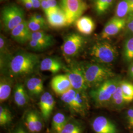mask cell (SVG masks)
I'll return each instance as SVG.
<instances>
[{
	"label": "cell",
	"instance_id": "cell-1",
	"mask_svg": "<svg viewBox=\"0 0 133 133\" xmlns=\"http://www.w3.org/2000/svg\"><path fill=\"white\" fill-rule=\"evenodd\" d=\"M39 55L21 51L14 56L1 58V68L6 66L10 75L15 77L26 76L33 73L40 64Z\"/></svg>",
	"mask_w": 133,
	"mask_h": 133
},
{
	"label": "cell",
	"instance_id": "cell-2",
	"mask_svg": "<svg viewBox=\"0 0 133 133\" xmlns=\"http://www.w3.org/2000/svg\"><path fill=\"white\" fill-rule=\"evenodd\" d=\"M79 65L88 88H95L115 76L112 70L105 64L83 62Z\"/></svg>",
	"mask_w": 133,
	"mask_h": 133
},
{
	"label": "cell",
	"instance_id": "cell-3",
	"mask_svg": "<svg viewBox=\"0 0 133 133\" xmlns=\"http://www.w3.org/2000/svg\"><path fill=\"white\" fill-rule=\"evenodd\" d=\"M88 54L94 62L107 65L115 61L118 53L112 44L103 41L94 43L89 48Z\"/></svg>",
	"mask_w": 133,
	"mask_h": 133
},
{
	"label": "cell",
	"instance_id": "cell-4",
	"mask_svg": "<svg viewBox=\"0 0 133 133\" xmlns=\"http://www.w3.org/2000/svg\"><path fill=\"white\" fill-rule=\"evenodd\" d=\"M120 81L112 78L92 89L90 93L91 98L97 107H105L110 105L112 97L119 85Z\"/></svg>",
	"mask_w": 133,
	"mask_h": 133
},
{
	"label": "cell",
	"instance_id": "cell-5",
	"mask_svg": "<svg viewBox=\"0 0 133 133\" xmlns=\"http://www.w3.org/2000/svg\"><path fill=\"white\" fill-rule=\"evenodd\" d=\"M1 19L5 31L10 32L25 20L24 10L15 4L6 5L2 10Z\"/></svg>",
	"mask_w": 133,
	"mask_h": 133
},
{
	"label": "cell",
	"instance_id": "cell-6",
	"mask_svg": "<svg viewBox=\"0 0 133 133\" xmlns=\"http://www.w3.org/2000/svg\"><path fill=\"white\" fill-rule=\"evenodd\" d=\"M60 6L66 16L68 26L75 23L88 9L83 0H60Z\"/></svg>",
	"mask_w": 133,
	"mask_h": 133
},
{
	"label": "cell",
	"instance_id": "cell-7",
	"mask_svg": "<svg viewBox=\"0 0 133 133\" xmlns=\"http://www.w3.org/2000/svg\"><path fill=\"white\" fill-rule=\"evenodd\" d=\"M85 39L78 34L68 35L62 44V52L65 57L68 59L77 56L83 49L85 44Z\"/></svg>",
	"mask_w": 133,
	"mask_h": 133
},
{
	"label": "cell",
	"instance_id": "cell-8",
	"mask_svg": "<svg viewBox=\"0 0 133 133\" xmlns=\"http://www.w3.org/2000/svg\"><path fill=\"white\" fill-rule=\"evenodd\" d=\"M66 75L68 77L74 89L78 91L86 90L88 88L83 71L79 63L72 64L65 68Z\"/></svg>",
	"mask_w": 133,
	"mask_h": 133
},
{
	"label": "cell",
	"instance_id": "cell-9",
	"mask_svg": "<svg viewBox=\"0 0 133 133\" xmlns=\"http://www.w3.org/2000/svg\"><path fill=\"white\" fill-rule=\"evenodd\" d=\"M126 18H119L115 16L111 18L105 25L101 34V38H109L114 36L126 27Z\"/></svg>",
	"mask_w": 133,
	"mask_h": 133
},
{
	"label": "cell",
	"instance_id": "cell-10",
	"mask_svg": "<svg viewBox=\"0 0 133 133\" xmlns=\"http://www.w3.org/2000/svg\"><path fill=\"white\" fill-rule=\"evenodd\" d=\"M10 32L12 39L20 44H25L31 39L32 32L29 27L28 21L26 20Z\"/></svg>",
	"mask_w": 133,
	"mask_h": 133
},
{
	"label": "cell",
	"instance_id": "cell-11",
	"mask_svg": "<svg viewBox=\"0 0 133 133\" xmlns=\"http://www.w3.org/2000/svg\"><path fill=\"white\" fill-rule=\"evenodd\" d=\"M92 126L96 133H117L116 125L103 116L96 117L93 120Z\"/></svg>",
	"mask_w": 133,
	"mask_h": 133
},
{
	"label": "cell",
	"instance_id": "cell-12",
	"mask_svg": "<svg viewBox=\"0 0 133 133\" xmlns=\"http://www.w3.org/2000/svg\"><path fill=\"white\" fill-rule=\"evenodd\" d=\"M51 87L56 94L61 96L72 88L71 83L66 75H59L53 77Z\"/></svg>",
	"mask_w": 133,
	"mask_h": 133
},
{
	"label": "cell",
	"instance_id": "cell-13",
	"mask_svg": "<svg viewBox=\"0 0 133 133\" xmlns=\"http://www.w3.org/2000/svg\"><path fill=\"white\" fill-rule=\"evenodd\" d=\"M55 104V100L50 93L46 92L41 96L38 106L43 119L45 121H47L50 116Z\"/></svg>",
	"mask_w": 133,
	"mask_h": 133
},
{
	"label": "cell",
	"instance_id": "cell-14",
	"mask_svg": "<svg viewBox=\"0 0 133 133\" xmlns=\"http://www.w3.org/2000/svg\"><path fill=\"white\" fill-rule=\"evenodd\" d=\"M48 23L54 28H62L68 26L66 16L62 9L46 15Z\"/></svg>",
	"mask_w": 133,
	"mask_h": 133
},
{
	"label": "cell",
	"instance_id": "cell-15",
	"mask_svg": "<svg viewBox=\"0 0 133 133\" xmlns=\"http://www.w3.org/2000/svg\"><path fill=\"white\" fill-rule=\"evenodd\" d=\"M89 109V100L85 91L76 90L74 112L81 115H85Z\"/></svg>",
	"mask_w": 133,
	"mask_h": 133
},
{
	"label": "cell",
	"instance_id": "cell-16",
	"mask_svg": "<svg viewBox=\"0 0 133 133\" xmlns=\"http://www.w3.org/2000/svg\"><path fill=\"white\" fill-rule=\"evenodd\" d=\"M40 70L42 71H48L55 74L59 72L63 66L62 62L56 58H45L40 63Z\"/></svg>",
	"mask_w": 133,
	"mask_h": 133
},
{
	"label": "cell",
	"instance_id": "cell-17",
	"mask_svg": "<svg viewBox=\"0 0 133 133\" xmlns=\"http://www.w3.org/2000/svg\"><path fill=\"white\" fill-rule=\"evenodd\" d=\"M77 30L82 34L89 35L92 33L95 28V24L93 20L87 16H81L75 22Z\"/></svg>",
	"mask_w": 133,
	"mask_h": 133
},
{
	"label": "cell",
	"instance_id": "cell-18",
	"mask_svg": "<svg viewBox=\"0 0 133 133\" xmlns=\"http://www.w3.org/2000/svg\"><path fill=\"white\" fill-rule=\"evenodd\" d=\"M29 100L28 93L24 85L17 83L14 88V100L15 104L18 107H24L28 104Z\"/></svg>",
	"mask_w": 133,
	"mask_h": 133
},
{
	"label": "cell",
	"instance_id": "cell-19",
	"mask_svg": "<svg viewBox=\"0 0 133 133\" xmlns=\"http://www.w3.org/2000/svg\"><path fill=\"white\" fill-rule=\"evenodd\" d=\"M26 86L28 94L32 96H38L43 91V80L38 77H32L28 79Z\"/></svg>",
	"mask_w": 133,
	"mask_h": 133
},
{
	"label": "cell",
	"instance_id": "cell-20",
	"mask_svg": "<svg viewBox=\"0 0 133 133\" xmlns=\"http://www.w3.org/2000/svg\"><path fill=\"white\" fill-rule=\"evenodd\" d=\"M12 80L10 77L2 76L0 80V101L3 103L8 100L11 92Z\"/></svg>",
	"mask_w": 133,
	"mask_h": 133
},
{
	"label": "cell",
	"instance_id": "cell-21",
	"mask_svg": "<svg viewBox=\"0 0 133 133\" xmlns=\"http://www.w3.org/2000/svg\"><path fill=\"white\" fill-rule=\"evenodd\" d=\"M38 42L46 49L53 45L54 38L43 30L32 32L31 39Z\"/></svg>",
	"mask_w": 133,
	"mask_h": 133
},
{
	"label": "cell",
	"instance_id": "cell-22",
	"mask_svg": "<svg viewBox=\"0 0 133 133\" xmlns=\"http://www.w3.org/2000/svg\"><path fill=\"white\" fill-rule=\"evenodd\" d=\"M133 11L130 0H121L116 6L115 16L119 18H126Z\"/></svg>",
	"mask_w": 133,
	"mask_h": 133
},
{
	"label": "cell",
	"instance_id": "cell-23",
	"mask_svg": "<svg viewBox=\"0 0 133 133\" xmlns=\"http://www.w3.org/2000/svg\"><path fill=\"white\" fill-rule=\"evenodd\" d=\"M92 2L96 14L101 16L109 11L115 0H92Z\"/></svg>",
	"mask_w": 133,
	"mask_h": 133
},
{
	"label": "cell",
	"instance_id": "cell-24",
	"mask_svg": "<svg viewBox=\"0 0 133 133\" xmlns=\"http://www.w3.org/2000/svg\"><path fill=\"white\" fill-rule=\"evenodd\" d=\"M68 119L64 114L60 112L55 114L52 120V128L56 133H59L68 122Z\"/></svg>",
	"mask_w": 133,
	"mask_h": 133
},
{
	"label": "cell",
	"instance_id": "cell-25",
	"mask_svg": "<svg viewBox=\"0 0 133 133\" xmlns=\"http://www.w3.org/2000/svg\"><path fill=\"white\" fill-rule=\"evenodd\" d=\"M76 90L73 88L61 96V100L74 112L75 109V97Z\"/></svg>",
	"mask_w": 133,
	"mask_h": 133
},
{
	"label": "cell",
	"instance_id": "cell-26",
	"mask_svg": "<svg viewBox=\"0 0 133 133\" xmlns=\"http://www.w3.org/2000/svg\"><path fill=\"white\" fill-rule=\"evenodd\" d=\"M123 56L127 62L133 61V36L125 41L123 46Z\"/></svg>",
	"mask_w": 133,
	"mask_h": 133
},
{
	"label": "cell",
	"instance_id": "cell-27",
	"mask_svg": "<svg viewBox=\"0 0 133 133\" xmlns=\"http://www.w3.org/2000/svg\"><path fill=\"white\" fill-rule=\"evenodd\" d=\"M120 85L123 92L124 99L129 103L133 101V84L126 81H121Z\"/></svg>",
	"mask_w": 133,
	"mask_h": 133
},
{
	"label": "cell",
	"instance_id": "cell-28",
	"mask_svg": "<svg viewBox=\"0 0 133 133\" xmlns=\"http://www.w3.org/2000/svg\"><path fill=\"white\" fill-rule=\"evenodd\" d=\"M12 115L9 109L4 106L0 107V125L4 126L11 121Z\"/></svg>",
	"mask_w": 133,
	"mask_h": 133
},
{
	"label": "cell",
	"instance_id": "cell-29",
	"mask_svg": "<svg viewBox=\"0 0 133 133\" xmlns=\"http://www.w3.org/2000/svg\"><path fill=\"white\" fill-rule=\"evenodd\" d=\"M59 133H82V129L76 122H68Z\"/></svg>",
	"mask_w": 133,
	"mask_h": 133
},
{
	"label": "cell",
	"instance_id": "cell-30",
	"mask_svg": "<svg viewBox=\"0 0 133 133\" xmlns=\"http://www.w3.org/2000/svg\"><path fill=\"white\" fill-rule=\"evenodd\" d=\"M25 123L30 133H36L34 111H29L27 113L25 117Z\"/></svg>",
	"mask_w": 133,
	"mask_h": 133
},
{
	"label": "cell",
	"instance_id": "cell-31",
	"mask_svg": "<svg viewBox=\"0 0 133 133\" xmlns=\"http://www.w3.org/2000/svg\"><path fill=\"white\" fill-rule=\"evenodd\" d=\"M28 21L29 27L32 32L42 31L43 29H45L48 28V25L42 24L38 22L34 18L33 16H31Z\"/></svg>",
	"mask_w": 133,
	"mask_h": 133
},
{
	"label": "cell",
	"instance_id": "cell-32",
	"mask_svg": "<svg viewBox=\"0 0 133 133\" xmlns=\"http://www.w3.org/2000/svg\"><path fill=\"white\" fill-rule=\"evenodd\" d=\"M0 53L1 57H6L10 55L9 45L6 38L2 34L0 36Z\"/></svg>",
	"mask_w": 133,
	"mask_h": 133
},
{
	"label": "cell",
	"instance_id": "cell-33",
	"mask_svg": "<svg viewBox=\"0 0 133 133\" xmlns=\"http://www.w3.org/2000/svg\"><path fill=\"white\" fill-rule=\"evenodd\" d=\"M28 43L30 48L34 51H42L43 50L46 49L43 45H42L41 44H40L39 43L36 41L30 39V41Z\"/></svg>",
	"mask_w": 133,
	"mask_h": 133
},
{
	"label": "cell",
	"instance_id": "cell-34",
	"mask_svg": "<svg viewBox=\"0 0 133 133\" xmlns=\"http://www.w3.org/2000/svg\"><path fill=\"white\" fill-rule=\"evenodd\" d=\"M35 122L36 133H39L42 131L43 129V122L39 115L35 112Z\"/></svg>",
	"mask_w": 133,
	"mask_h": 133
},
{
	"label": "cell",
	"instance_id": "cell-35",
	"mask_svg": "<svg viewBox=\"0 0 133 133\" xmlns=\"http://www.w3.org/2000/svg\"><path fill=\"white\" fill-rule=\"evenodd\" d=\"M126 28L129 32L133 34V12L129 14L126 17Z\"/></svg>",
	"mask_w": 133,
	"mask_h": 133
},
{
	"label": "cell",
	"instance_id": "cell-36",
	"mask_svg": "<svg viewBox=\"0 0 133 133\" xmlns=\"http://www.w3.org/2000/svg\"><path fill=\"white\" fill-rule=\"evenodd\" d=\"M41 8L44 11L45 15L55 11L51 9V8L48 4V2L46 0H41Z\"/></svg>",
	"mask_w": 133,
	"mask_h": 133
},
{
	"label": "cell",
	"instance_id": "cell-37",
	"mask_svg": "<svg viewBox=\"0 0 133 133\" xmlns=\"http://www.w3.org/2000/svg\"><path fill=\"white\" fill-rule=\"evenodd\" d=\"M48 4L51 9L53 11H56L58 10H61V8L59 5H58L56 0H46Z\"/></svg>",
	"mask_w": 133,
	"mask_h": 133
},
{
	"label": "cell",
	"instance_id": "cell-38",
	"mask_svg": "<svg viewBox=\"0 0 133 133\" xmlns=\"http://www.w3.org/2000/svg\"><path fill=\"white\" fill-rule=\"evenodd\" d=\"M33 17L37 21H38V22H39L42 24L47 25L45 20L41 15H40L38 14H35L33 15Z\"/></svg>",
	"mask_w": 133,
	"mask_h": 133
},
{
	"label": "cell",
	"instance_id": "cell-39",
	"mask_svg": "<svg viewBox=\"0 0 133 133\" xmlns=\"http://www.w3.org/2000/svg\"><path fill=\"white\" fill-rule=\"evenodd\" d=\"M22 5L28 10H31L34 9L33 6L29 0H19Z\"/></svg>",
	"mask_w": 133,
	"mask_h": 133
},
{
	"label": "cell",
	"instance_id": "cell-40",
	"mask_svg": "<svg viewBox=\"0 0 133 133\" xmlns=\"http://www.w3.org/2000/svg\"><path fill=\"white\" fill-rule=\"evenodd\" d=\"M33 6L34 9L41 8V0H29Z\"/></svg>",
	"mask_w": 133,
	"mask_h": 133
},
{
	"label": "cell",
	"instance_id": "cell-41",
	"mask_svg": "<svg viewBox=\"0 0 133 133\" xmlns=\"http://www.w3.org/2000/svg\"><path fill=\"white\" fill-rule=\"evenodd\" d=\"M133 117V109H130L127 112V120L129 123Z\"/></svg>",
	"mask_w": 133,
	"mask_h": 133
},
{
	"label": "cell",
	"instance_id": "cell-42",
	"mask_svg": "<svg viewBox=\"0 0 133 133\" xmlns=\"http://www.w3.org/2000/svg\"><path fill=\"white\" fill-rule=\"evenodd\" d=\"M129 75L132 78H133V62L131 63L129 68Z\"/></svg>",
	"mask_w": 133,
	"mask_h": 133
},
{
	"label": "cell",
	"instance_id": "cell-43",
	"mask_svg": "<svg viewBox=\"0 0 133 133\" xmlns=\"http://www.w3.org/2000/svg\"><path fill=\"white\" fill-rule=\"evenodd\" d=\"M17 131L18 133H26L22 128L18 129V130H17Z\"/></svg>",
	"mask_w": 133,
	"mask_h": 133
},
{
	"label": "cell",
	"instance_id": "cell-44",
	"mask_svg": "<svg viewBox=\"0 0 133 133\" xmlns=\"http://www.w3.org/2000/svg\"><path fill=\"white\" fill-rule=\"evenodd\" d=\"M129 126L131 128H133V117L132 119L131 120V121L129 123Z\"/></svg>",
	"mask_w": 133,
	"mask_h": 133
},
{
	"label": "cell",
	"instance_id": "cell-45",
	"mask_svg": "<svg viewBox=\"0 0 133 133\" xmlns=\"http://www.w3.org/2000/svg\"><path fill=\"white\" fill-rule=\"evenodd\" d=\"M131 4H132V10L133 11V2H131Z\"/></svg>",
	"mask_w": 133,
	"mask_h": 133
},
{
	"label": "cell",
	"instance_id": "cell-46",
	"mask_svg": "<svg viewBox=\"0 0 133 133\" xmlns=\"http://www.w3.org/2000/svg\"><path fill=\"white\" fill-rule=\"evenodd\" d=\"M15 133H18V131H17V130L16 131V132H15Z\"/></svg>",
	"mask_w": 133,
	"mask_h": 133
},
{
	"label": "cell",
	"instance_id": "cell-47",
	"mask_svg": "<svg viewBox=\"0 0 133 133\" xmlns=\"http://www.w3.org/2000/svg\"><path fill=\"white\" fill-rule=\"evenodd\" d=\"M131 1V2H133V0H130Z\"/></svg>",
	"mask_w": 133,
	"mask_h": 133
},
{
	"label": "cell",
	"instance_id": "cell-48",
	"mask_svg": "<svg viewBox=\"0 0 133 133\" xmlns=\"http://www.w3.org/2000/svg\"><path fill=\"white\" fill-rule=\"evenodd\" d=\"M1 1H3V0H1Z\"/></svg>",
	"mask_w": 133,
	"mask_h": 133
}]
</instances>
